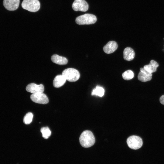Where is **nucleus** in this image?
I'll list each match as a JSON object with an SVG mask.
<instances>
[{"label":"nucleus","instance_id":"f257e3e1","mask_svg":"<svg viewBox=\"0 0 164 164\" xmlns=\"http://www.w3.org/2000/svg\"><path fill=\"white\" fill-rule=\"evenodd\" d=\"M95 138L92 132L89 130L84 131L81 134L79 141L81 145L84 148L90 147L94 145Z\"/></svg>","mask_w":164,"mask_h":164},{"label":"nucleus","instance_id":"f03ea898","mask_svg":"<svg viewBox=\"0 0 164 164\" xmlns=\"http://www.w3.org/2000/svg\"><path fill=\"white\" fill-rule=\"evenodd\" d=\"M97 20L96 16L92 14H85L77 17L76 22L79 25H89L96 22Z\"/></svg>","mask_w":164,"mask_h":164},{"label":"nucleus","instance_id":"7ed1b4c3","mask_svg":"<svg viewBox=\"0 0 164 164\" xmlns=\"http://www.w3.org/2000/svg\"><path fill=\"white\" fill-rule=\"evenodd\" d=\"M21 5L23 9L32 12L38 11L40 8L38 0H23Z\"/></svg>","mask_w":164,"mask_h":164},{"label":"nucleus","instance_id":"20e7f679","mask_svg":"<svg viewBox=\"0 0 164 164\" xmlns=\"http://www.w3.org/2000/svg\"><path fill=\"white\" fill-rule=\"evenodd\" d=\"M66 80L70 82H75L80 77L79 72L73 68H68L64 70L62 74Z\"/></svg>","mask_w":164,"mask_h":164},{"label":"nucleus","instance_id":"39448f33","mask_svg":"<svg viewBox=\"0 0 164 164\" xmlns=\"http://www.w3.org/2000/svg\"><path fill=\"white\" fill-rule=\"evenodd\" d=\"M127 143L130 148L135 150L140 148L143 144L142 138L136 135H132L129 137L127 139Z\"/></svg>","mask_w":164,"mask_h":164},{"label":"nucleus","instance_id":"423d86ee","mask_svg":"<svg viewBox=\"0 0 164 164\" xmlns=\"http://www.w3.org/2000/svg\"><path fill=\"white\" fill-rule=\"evenodd\" d=\"M72 7L74 11L85 12L88 10L89 5L85 0H75L73 3Z\"/></svg>","mask_w":164,"mask_h":164},{"label":"nucleus","instance_id":"0eeeda50","mask_svg":"<svg viewBox=\"0 0 164 164\" xmlns=\"http://www.w3.org/2000/svg\"><path fill=\"white\" fill-rule=\"evenodd\" d=\"M30 98L33 102L38 104H46L49 102L47 97L43 93L32 94Z\"/></svg>","mask_w":164,"mask_h":164},{"label":"nucleus","instance_id":"6e6552de","mask_svg":"<svg viewBox=\"0 0 164 164\" xmlns=\"http://www.w3.org/2000/svg\"><path fill=\"white\" fill-rule=\"evenodd\" d=\"M26 90L27 91L32 94L43 93L44 91V87L42 84L37 85L32 83L27 85Z\"/></svg>","mask_w":164,"mask_h":164},{"label":"nucleus","instance_id":"1a4fd4ad","mask_svg":"<svg viewBox=\"0 0 164 164\" xmlns=\"http://www.w3.org/2000/svg\"><path fill=\"white\" fill-rule=\"evenodd\" d=\"M19 2V0H4L3 4L7 10L14 11L18 8Z\"/></svg>","mask_w":164,"mask_h":164},{"label":"nucleus","instance_id":"9d476101","mask_svg":"<svg viewBox=\"0 0 164 164\" xmlns=\"http://www.w3.org/2000/svg\"><path fill=\"white\" fill-rule=\"evenodd\" d=\"M138 74V79L143 82L150 80L152 78V74L146 70L144 68H141Z\"/></svg>","mask_w":164,"mask_h":164},{"label":"nucleus","instance_id":"9b49d317","mask_svg":"<svg viewBox=\"0 0 164 164\" xmlns=\"http://www.w3.org/2000/svg\"><path fill=\"white\" fill-rule=\"evenodd\" d=\"M117 43L113 41H110L105 45L103 48L104 52L107 54H110L114 52L117 49Z\"/></svg>","mask_w":164,"mask_h":164},{"label":"nucleus","instance_id":"f8f14e48","mask_svg":"<svg viewBox=\"0 0 164 164\" xmlns=\"http://www.w3.org/2000/svg\"><path fill=\"white\" fill-rule=\"evenodd\" d=\"M135 55L134 50L131 47H126L124 50L123 58L127 61L132 60L135 57Z\"/></svg>","mask_w":164,"mask_h":164},{"label":"nucleus","instance_id":"ddd939ff","mask_svg":"<svg viewBox=\"0 0 164 164\" xmlns=\"http://www.w3.org/2000/svg\"><path fill=\"white\" fill-rule=\"evenodd\" d=\"M66 80V78L62 74L57 75L53 80V85L55 87H60L63 85Z\"/></svg>","mask_w":164,"mask_h":164},{"label":"nucleus","instance_id":"4468645a","mask_svg":"<svg viewBox=\"0 0 164 164\" xmlns=\"http://www.w3.org/2000/svg\"><path fill=\"white\" fill-rule=\"evenodd\" d=\"M51 60L53 63L60 65L66 64L68 62V60L66 58L57 54L53 55L51 56Z\"/></svg>","mask_w":164,"mask_h":164},{"label":"nucleus","instance_id":"2eb2a0df","mask_svg":"<svg viewBox=\"0 0 164 164\" xmlns=\"http://www.w3.org/2000/svg\"><path fill=\"white\" fill-rule=\"evenodd\" d=\"M159 66L158 63L156 61L152 60L150 61L149 64L145 65L143 68L149 72L152 73L156 71L157 68Z\"/></svg>","mask_w":164,"mask_h":164},{"label":"nucleus","instance_id":"dca6fc26","mask_svg":"<svg viewBox=\"0 0 164 164\" xmlns=\"http://www.w3.org/2000/svg\"><path fill=\"white\" fill-rule=\"evenodd\" d=\"M104 89L102 87L97 86L92 91V95H96L100 97H102L104 95Z\"/></svg>","mask_w":164,"mask_h":164},{"label":"nucleus","instance_id":"f3484780","mask_svg":"<svg viewBox=\"0 0 164 164\" xmlns=\"http://www.w3.org/2000/svg\"><path fill=\"white\" fill-rule=\"evenodd\" d=\"M40 132L42 133L43 137L45 139L48 138L51 134V131L48 127L42 128Z\"/></svg>","mask_w":164,"mask_h":164},{"label":"nucleus","instance_id":"a211bd4d","mask_svg":"<svg viewBox=\"0 0 164 164\" xmlns=\"http://www.w3.org/2000/svg\"><path fill=\"white\" fill-rule=\"evenodd\" d=\"M122 77L124 80H129L133 78L134 73L132 70H128L125 71L122 73Z\"/></svg>","mask_w":164,"mask_h":164},{"label":"nucleus","instance_id":"6ab92c4d","mask_svg":"<svg viewBox=\"0 0 164 164\" xmlns=\"http://www.w3.org/2000/svg\"><path fill=\"white\" fill-rule=\"evenodd\" d=\"M33 117V114L30 112L27 113L25 116L23 121L26 124H29L32 121Z\"/></svg>","mask_w":164,"mask_h":164},{"label":"nucleus","instance_id":"aec40b11","mask_svg":"<svg viewBox=\"0 0 164 164\" xmlns=\"http://www.w3.org/2000/svg\"><path fill=\"white\" fill-rule=\"evenodd\" d=\"M160 101L162 104L164 105V95L160 97Z\"/></svg>","mask_w":164,"mask_h":164}]
</instances>
